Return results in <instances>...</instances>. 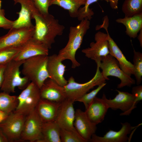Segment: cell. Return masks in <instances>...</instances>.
I'll return each instance as SVG.
<instances>
[{
    "mask_svg": "<svg viewBox=\"0 0 142 142\" xmlns=\"http://www.w3.org/2000/svg\"><path fill=\"white\" fill-rule=\"evenodd\" d=\"M122 10L126 17L142 13V0H125Z\"/></svg>",
    "mask_w": 142,
    "mask_h": 142,
    "instance_id": "cell-27",
    "label": "cell"
},
{
    "mask_svg": "<svg viewBox=\"0 0 142 142\" xmlns=\"http://www.w3.org/2000/svg\"><path fill=\"white\" fill-rule=\"evenodd\" d=\"M48 55H38L25 60L22 74L40 89L45 80L50 78L47 69Z\"/></svg>",
    "mask_w": 142,
    "mask_h": 142,
    "instance_id": "cell-3",
    "label": "cell"
},
{
    "mask_svg": "<svg viewBox=\"0 0 142 142\" xmlns=\"http://www.w3.org/2000/svg\"><path fill=\"white\" fill-rule=\"evenodd\" d=\"M99 0H87L84 6L80 7L78 11L77 18L78 20L81 21L87 18L90 21L94 14L92 10L89 8V6ZM108 2V0H104Z\"/></svg>",
    "mask_w": 142,
    "mask_h": 142,
    "instance_id": "cell-31",
    "label": "cell"
},
{
    "mask_svg": "<svg viewBox=\"0 0 142 142\" xmlns=\"http://www.w3.org/2000/svg\"><path fill=\"white\" fill-rule=\"evenodd\" d=\"M121 129L118 131L110 130L103 136L93 134L89 142H126L129 140L128 135L130 133L135 127L132 126L129 123H121Z\"/></svg>",
    "mask_w": 142,
    "mask_h": 142,
    "instance_id": "cell-17",
    "label": "cell"
},
{
    "mask_svg": "<svg viewBox=\"0 0 142 142\" xmlns=\"http://www.w3.org/2000/svg\"><path fill=\"white\" fill-rule=\"evenodd\" d=\"M116 21L124 25L126 27V34L130 38H135L142 29V13L130 17L119 18Z\"/></svg>",
    "mask_w": 142,
    "mask_h": 142,
    "instance_id": "cell-23",
    "label": "cell"
},
{
    "mask_svg": "<svg viewBox=\"0 0 142 142\" xmlns=\"http://www.w3.org/2000/svg\"><path fill=\"white\" fill-rule=\"evenodd\" d=\"M110 6L113 9H116L118 8L119 0H108Z\"/></svg>",
    "mask_w": 142,
    "mask_h": 142,
    "instance_id": "cell-37",
    "label": "cell"
},
{
    "mask_svg": "<svg viewBox=\"0 0 142 142\" xmlns=\"http://www.w3.org/2000/svg\"><path fill=\"white\" fill-rule=\"evenodd\" d=\"M1 0H0V9H1Z\"/></svg>",
    "mask_w": 142,
    "mask_h": 142,
    "instance_id": "cell-41",
    "label": "cell"
},
{
    "mask_svg": "<svg viewBox=\"0 0 142 142\" xmlns=\"http://www.w3.org/2000/svg\"><path fill=\"white\" fill-rule=\"evenodd\" d=\"M6 64H0V90L3 82L4 73Z\"/></svg>",
    "mask_w": 142,
    "mask_h": 142,
    "instance_id": "cell-36",
    "label": "cell"
},
{
    "mask_svg": "<svg viewBox=\"0 0 142 142\" xmlns=\"http://www.w3.org/2000/svg\"><path fill=\"white\" fill-rule=\"evenodd\" d=\"M9 114L0 110V123L3 121Z\"/></svg>",
    "mask_w": 142,
    "mask_h": 142,
    "instance_id": "cell-39",
    "label": "cell"
},
{
    "mask_svg": "<svg viewBox=\"0 0 142 142\" xmlns=\"http://www.w3.org/2000/svg\"><path fill=\"white\" fill-rule=\"evenodd\" d=\"M39 12L43 14L49 13L48 9L50 6L49 0H33Z\"/></svg>",
    "mask_w": 142,
    "mask_h": 142,
    "instance_id": "cell-33",
    "label": "cell"
},
{
    "mask_svg": "<svg viewBox=\"0 0 142 142\" xmlns=\"http://www.w3.org/2000/svg\"><path fill=\"white\" fill-rule=\"evenodd\" d=\"M26 116L13 112L0 123V128L8 141H20Z\"/></svg>",
    "mask_w": 142,
    "mask_h": 142,
    "instance_id": "cell-8",
    "label": "cell"
},
{
    "mask_svg": "<svg viewBox=\"0 0 142 142\" xmlns=\"http://www.w3.org/2000/svg\"><path fill=\"white\" fill-rule=\"evenodd\" d=\"M5 10L0 9V28L4 29H10L12 28L14 21L9 20L5 17Z\"/></svg>",
    "mask_w": 142,
    "mask_h": 142,
    "instance_id": "cell-34",
    "label": "cell"
},
{
    "mask_svg": "<svg viewBox=\"0 0 142 142\" xmlns=\"http://www.w3.org/2000/svg\"><path fill=\"white\" fill-rule=\"evenodd\" d=\"M99 65L103 77L106 80H109V76L118 78L121 81L117 88L120 89L124 87H131L135 84V80L125 73L120 67L116 59L110 54L102 58L100 62L97 64Z\"/></svg>",
    "mask_w": 142,
    "mask_h": 142,
    "instance_id": "cell-6",
    "label": "cell"
},
{
    "mask_svg": "<svg viewBox=\"0 0 142 142\" xmlns=\"http://www.w3.org/2000/svg\"><path fill=\"white\" fill-rule=\"evenodd\" d=\"M106 84L105 83L98 86L95 89L88 93H87L77 100L76 101L82 103L84 104L85 109H87L89 105L98 93Z\"/></svg>",
    "mask_w": 142,
    "mask_h": 142,
    "instance_id": "cell-32",
    "label": "cell"
},
{
    "mask_svg": "<svg viewBox=\"0 0 142 142\" xmlns=\"http://www.w3.org/2000/svg\"><path fill=\"white\" fill-rule=\"evenodd\" d=\"M42 123L35 108L26 116L20 141L39 142L42 138Z\"/></svg>",
    "mask_w": 142,
    "mask_h": 142,
    "instance_id": "cell-9",
    "label": "cell"
},
{
    "mask_svg": "<svg viewBox=\"0 0 142 142\" xmlns=\"http://www.w3.org/2000/svg\"><path fill=\"white\" fill-rule=\"evenodd\" d=\"M74 102L67 99L61 103L55 121L61 129H69L74 128Z\"/></svg>",
    "mask_w": 142,
    "mask_h": 142,
    "instance_id": "cell-18",
    "label": "cell"
},
{
    "mask_svg": "<svg viewBox=\"0 0 142 142\" xmlns=\"http://www.w3.org/2000/svg\"><path fill=\"white\" fill-rule=\"evenodd\" d=\"M34 27H24L9 29L6 34L0 37V50L9 47L22 45L33 37Z\"/></svg>",
    "mask_w": 142,
    "mask_h": 142,
    "instance_id": "cell-10",
    "label": "cell"
},
{
    "mask_svg": "<svg viewBox=\"0 0 142 142\" xmlns=\"http://www.w3.org/2000/svg\"><path fill=\"white\" fill-rule=\"evenodd\" d=\"M60 128L54 121L42 123V138L39 142H61Z\"/></svg>",
    "mask_w": 142,
    "mask_h": 142,
    "instance_id": "cell-24",
    "label": "cell"
},
{
    "mask_svg": "<svg viewBox=\"0 0 142 142\" xmlns=\"http://www.w3.org/2000/svg\"><path fill=\"white\" fill-rule=\"evenodd\" d=\"M8 140L1 129L0 128V142H8Z\"/></svg>",
    "mask_w": 142,
    "mask_h": 142,
    "instance_id": "cell-38",
    "label": "cell"
},
{
    "mask_svg": "<svg viewBox=\"0 0 142 142\" xmlns=\"http://www.w3.org/2000/svg\"><path fill=\"white\" fill-rule=\"evenodd\" d=\"M60 135L61 142H86L75 128L69 129L60 128Z\"/></svg>",
    "mask_w": 142,
    "mask_h": 142,
    "instance_id": "cell-28",
    "label": "cell"
},
{
    "mask_svg": "<svg viewBox=\"0 0 142 142\" xmlns=\"http://www.w3.org/2000/svg\"><path fill=\"white\" fill-rule=\"evenodd\" d=\"M132 94L135 98V100L139 102L142 100V86L140 85L133 87L132 89Z\"/></svg>",
    "mask_w": 142,
    "mask_h": 142,
    "instance_id": "cell-35",
    "label": "cell"
},
{
    "mask_svg": "<svg viewBox=\"0 0 142 142\" xmlns=\"http://www.w3.org/2000/svg\"><path fill=\"white\" fill-rule=\"evenodd\" d=\"M25 60H12L7 63L5 68L3 82L0 90L8 94L15 92L16 87L23 90L30 83L26 77L20 75V68Z\"/></svg>",
    "mask_w": 142,
    "mask_h": 142,
    "instance_id": "cell-4",
    "label": "cell"
},
{
    "mask_svg": "<svg viewBox=\"0 0 142 142\" xmlns=\"http://www.w3.org/2000/svg\"><path fill=\"white\" fill-rule=\"evenodd\" d=\"M48 48L37 42L32 37L22 45L20 50L13 60H25L37 55H48Z\"/></svg>",
    "mask_w": 142,
    "mask_h": 142,
    "instance_id": "cell-19",
    "label": "cell"
},
{
    "mask_svg": "<svg viewBox=\"0 0 142 142\" xmlns=\"http://www.w3.org/2000/svg\"><path fill=\"white\" fill-rule=\"evenodd\" d=\"M109 24V21L104 19L103 21L102 24L99 25L98 27L99 29L104 28L106 31L108 35L109 54L118 61L121 70L126 74L131 76L134 74L133 64L127 59L116 43L111 37L108 31Z\"/></svg>",
    "mask_w": 142,
    "mask_h": 142,
    "instance_id": "cell-13",
    "label": "cell"
},
{
    "mask_svg": "<svg viewBox=\"0 0 142 142\" xmlns=\"http://www.w3.org/2000/svg\"><path fill=\"white\" fill-rule=\"evenodd\" d=\"M133 52V75L135 77L136 84L139 85L142 80V53L139 52H136L134 49Z\"/></svg>",
    "mask_w": 142,
    "mask_h": 142,
    "instance_id": "cell-30",
    "label": "cell"
},
{
    "mask_svg": "<svg viewBox=\"0 0 142 142\" xmlns=\"http://www.w3.org/2000/svg\"><path fill=\"white\" fill-rule=\"evenodd\" d=\"M90 21L86 18L80 21L76 26L70 27L68 42L65 46L59 51L57 54L58 59L62 62L66 59L70 60L72 63L73 68L80 65L76 59L75 54L77 50L80 48L83 38L90 28Z\"/></svg>",
    "mask_w": 142,
    "mask_h": 142,
    "instance_id": "cell-2",
    "label": "cell"
},
{
    "mask_svg": "<svg viewBox=\"0 0 142 142\" xmlns=\"http://www.w3.org/2000/svg\"><path fill=\"white\" fill-rule=\"evenodd\" d=\"M62 62L58 59L57 54L48 56L47 69L50 78L64 87L67 84L68 80L64 77L66 67Z\"/></svg>",
    "mask_w": 142,
    "mask_h": 142,
    "instance_id": "cell-21",
    "label": "cell"
},
{
    "mask_svg": "<svg viewBox=\"0 0 142 142\" xmlns=\"http://www.w3.org/2000/svg\"><path fill=\"white\" fill-rule=\"evenodd\" d=\"M139 33L138 36V39L140 43V46L142 47V29L139 31Z\"/></svg>",
    "mask_w": 142,
    "mask_h": 142,
    "instance_id": "cell-40",
    "label": "cell"
},
{
    "mask_svg": "<svg viewBox=\"0 0 142 142\" xmlns=\"http://www.w3.org/2000/svg\"><path fill=\"white\" fill-rule=\"evenodd\" d=\"M61 104L40 99L35 109L43 123L55 121Z\"/></svg>",
    "mask_w": 142,
    "mask_h": 142,
    "instance_id": "cell-20",
    "label": "cell"
},
{
    "mask_svg": "<svg viewBox=\"0 0 142 142\" xmlns=\"http://www.w3.org/2000/svg\"><path fill=\"white\" fill-rule=\"evenodd\" d=\"M96 72L93 77L90 80L83 83L77 82L74 77H70L67 84L64 86L67 99L75 102L76 100L87 93L91 89L106 82L98 64Z\"/></svg>",
    "mask_w": 142,
    "mask_h": 142,
    "instance_id": "cell-5",
    "label": "cell"
},
{
    "mask_svg": "<svg viewBox=\"0 0 142 142\" xmlns=\"http://www.w3.org/2000/svg\"><path fill=\"white\" fill-rule=\"evenodd\" d=\"M22 45L13 47L0 50V64H6L13 60Z\"/></svg>",
    "mask_w": 142,
    "mask_h": 142,
    "instance_id": "cell-29",
    "label": "cell"
},
{
    "mask_svg": "<svg viewBox=\"0 0 142 142\" xmlns=\"http://www.w3.org/2000/svg\"><path fill=\"white\" fill-rule=\"evenodd\" d=\"M32 16L35 22L32 38L49 49H50L55 42V37L63 33L64 26L49 13L42 14L37 10L33 12Z\"/></svg>",
    "mask_w": 142,
    "mask_h": 142,
    "instance_id": "cell-1",
    "label": "cell"
},
{
    "mask_svg": "<svg viewBox=\"0 0 142 142\" xmlns=\"http://www.w3.org/2000/svg\"><path fill=\"white\" fill-rule=\"evenodd\" d=\"M40 98V89L31 82L17 96V105L13 112L26 116L36 108Z\"/></svg>",
    "mask_w": 142,
    "mask_h": 142,
    "instance_id": "cell-7",
    "label": "cell"
},
{
    "mask_svg": "<svg viewBox=\"0 0 142 142\" xmlns=\"http://www.w3.org/2000/svg\"><path fill=\"white\" fill-rule=\"evenodd\" d=\"M41 98L61 103L67 99L64 87L50 78L46 79L40 89Z\"/></svg>",
    "mask_w": 142,
    "mask_h": 142,
    "instance_id": "cell-14",
    "label": "cell"
},
{
    "mask_svg": "<svg viewBox=\"0 0 142 142\" xmlns=\"http://www.w3.org/2000/svg\"><path fill=\"white\" fill-rule=\"evenodd\" d=\"M17 104V96L3 92H0V110L9 114L14 111Z\"/></svg>",
    "mask_w": 142,
    "mask_h": 142,
    "instance_id": "cell-26",
    "label": "cell"
},
{
    "mask_svg": "<svg viewBox=\"0 0 142 142\" xmlns=\"http://www.w3.org/2000/svg\"><path fill=\"white\" fill-rule=\"evenodd\" d=\"M87 0H49V5H57L67 10L70 17L77 18L79 8Z\"/></svg>",
    "mask_w": 142,
    "mask_h": 142,
    "instance_id": "cell-25",
    "label": "cell"
},
{
    "mask_svg": "<svg viewBox=\"0 0 142 142\" xmlns=\"http://www.w3.org/2000/svg\"><path fill=\"white\" fill-rule=\"evenodd\" d=\"M109 108L102 98L96 96L85 112L89 120L97 125L103 121Z\"/></svg>",
    "mask_w": 142,
    "mask_h": 142,
    "instance_id": "cell-22",
    "label": "cell"
},
{
    "mask_svg": "<svg viewBox=\"0 0 142 142\" xmlns=\"http://www.w3.org/2000/svg\"><path fill=\"white\" fill-rule=\"evenodd\" d=\"M74 126L78 133L85 140L89 142L97 129V125L88 118L85 111L80 109L75 111Z\"/></svg>",
    "mask_w": 142,
    "mask_h": 142,
    "instance_id": "cell-16",
    "label": "cell"
},
{
    "mask_svg": "<svg viewBox=\"0 0 142 142\" xmlns=\"http://www.w3.org/2000/svg\"><path fill=\"white\" fill-rule=\"evenodd\" d=\"M95 42L90 43V47L83 49L82 52L86 57L95 61L97 64L102 57L109 54L107 33L98 31L95 35Z\"/></svg>",
    "mask_w": 142,
    "mask_h": 142,
    "instance_id": "cell-11",
    "label": "cell"
},
{
    "mask_svg": "<svg viewBox=\"0 0 142 142\" xmlns=\"http://www.w3.org/2000/svg\"><path fill=\"white\" fill-rule=\"evenodd\" d=\"M118 94L112 99H107L103 94L102 98L107 104L109 108L113 110L118 109L123 112L121 116L129 115L136 106L134 104L135 98L133 95L127 92L121 91L116 89Z\"/></svg>",
    "mask_w": 142,
    "mask_h": 142,
    "instance_id": "cell-12",
    "label": "cell"
},
{
    "mask_svg": "<svg viewBox=\"0 0 142 142\" xmlns=\"http://www.w3.org/2000/svg\"><path fill=\"white\" fill-rule=\"evenodd\" d=\"M13 1L14 5L19 3L21 5V8L20 11L17 13L19 16L17 19L14 21L12 28L34 27L31 22L33 19V13L37 9L33 0Z\"/></svg>",
    "mask_w": 142,
    "mask_h": 142,
    "instance_id": "cell-15",
    "label": "cell"
}]
</instances>
